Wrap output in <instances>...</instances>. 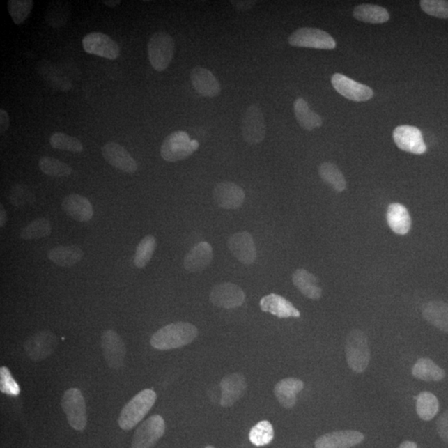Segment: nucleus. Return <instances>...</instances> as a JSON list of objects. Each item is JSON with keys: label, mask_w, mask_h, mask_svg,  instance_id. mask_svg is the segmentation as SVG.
Segmentation results:
<instances>
[{"label": "nucleus", "mask_w": 448, "mask_h": 448, "mask_svg": "<svg viewBox=\"0 0 448 448\" xmlns=\"http://www.w3.org/2000/svg\"><path fill=\"white\" fill-rule=\"evenodd\" d=\"M49 141L51 146L56 150L70 151L72 153H81L84 151V145L79 139L63 132L52 134Z\"/></svg>", "instance_id": "obj_39"}, {"label": "nucleus", "mask_w": 448, "mask_h": 448, "mask_svg": "<svg viewBox=\"0 0 448 448\" xmlns=\"http://www.w3.org/2000/svg\"><path fill=\"white\" fill-rule=\"evenodd\" d=\"M206 448H215V447L213 446H207Z\"/></svg>", "instance_id": "obj_51"}, {"label": "nucleus", "mask_w": 448, "mask_h": 448, "mask_svg": "<svg viewBox=\"0 0 448 448\" xmlns=\"http://www.w3.org/2000/svg\"><path fill=\"white\" fill-rule=\"evenodd\" d=\"M363 433L354 430L337 431L316 439V448H351L364 441Z\"/></svg>", "instance_id": "obj_18"}, {"label": "nucleus", "mask_w": 448, "mask_h": 448, "mask_svg": "<svg viewBox=\"0 0 448 448\" xmlns=\"http://www.w3.org/2000/svg\"><path fill=\"white\" fill-rule=\"evenodd\" d=\"M10 201L13 206L21 208L32 204L36 198L27 185L17 184L10 190Z\"/></svg>", "instance_id": "obj_42"}, {"label": "nucleus", "mask_w": 448, "mask_h": 448, "mask_svg": "<svg viewBox=\"0 0 448 448\" xmlns=\"http://www.w3.org/2000/svg\"><path fill=\"white\" fill-rule=\"evenodd\" d=\"M102 346L104 357L109 367L119 369L124 365L125 346L121 337L114 330H108L102 334Z\"/></svg>", "instance_id": "obj_15"}, {"label": "nucleus", "mask_w": 448, "mask_h": 448, "mask_svg": "<svg viewBox=\"0 0 448 448\" xmlns=\"http://www.w3.org/2000/svg\"><path fill=\"white\" fill-rule=\"evenodd\" d=\"M62 206L64 212L79 223H86L93 219V206L88 199L79 194L68 195L64 199Z\"/></svg>", "instance_id": "obj_23"}, {"label": "nucleus", "mask_w": 448, "mask_h": 448, "mask_svg": "<svg viewBox=\"0 0 448 448\" xmlns=\"http://www.w3.org/2000/svg\"><path fill=\"white\" fill-rule=\"evenodd\" d=\"M416 410L417 415L424 421L432 420L439 410L438 398L430 392H422L417 398Z\"/></svg>", "instance_id": "obj_35"}, {"label": "nucleus", "mask_w": 448, "mask_h": 448, "mask_svg": "<svg viewBox=\"0 0 448 448\" xmlns=\"http://www.w3.org/2000/svg\"><path fill=\"white\" fill-rule=\"evenodd\" d=\"M399 448H417V446L415 442L406 441L403 442Z\"/></svg>", "instance_id": "obj_50"}, {"label": "nucleus", "mask_w": 448, "mask_h": 448, "mask_svg": "<svg viewBox=\"0 0 448 448\" xmlns=\"http://www.w3.org/2000/svg\"><path fill=\"white\" fill-rule=\"evenodd\" d=\"M213 256L214 254L210 243L199 242L185 256L184 268L190 272H201L210 264Z\"/></svg>", "instance_id": "obj_24"}, {"label": "nucleus", "mask_w": 448, "mask_h": 448, "mask_svg": "<svg viewBox=\"0 0 448 448\" xmlns=\"http://www.w3.org/2000/svg\"><path fill=\"white\" fill-rule=\"evenodd\" d=\"M221 406L232 407L245 393L247 382L245 376L240 373H233L225 376L220 383Z\"/></svg>", "instance_id": "obj_19"}, {"label": "nucleus", "mask_w": 448, "mask_h": 448, "mask_svg": "<svg viewBox=\"0 0 448 448\" xmlns=\"http://www.w3.org/2000/svg\"><path fill=\"white\" fill-rule=\"evenodd\" d=\"M33 7V0H10L8 10L15 24H23L29 18Z\"/></svg>", "instance_id": "obj_41"}, {"label": "nucleus", "mask_w": 448, "mask_h": 448, "mask_svg": "<svg viewBox=\"0 0 448 448\" xmlns=\"http://www.w3.org/2000/svg\"><path fill=\"white\" fill-rule=\"evenodd\" d=\"M260 307L263 311L268 312L279 318H298L301 316V313L293 303L277 294H270L263 298L260 302Z\"/></svg>", "instance_id": "obj_22"}, {"label": "nucleus", "mask_w": 448, "mask_h": 448, "mask_svg": "<svg viewBox=\"0 0 448 448\" xmlns=\"http://www.w3.org/2000/svg\"><path fill=\"white\" fill-rule=\"evenodd\" d=\"M84 255V251L75 245L56 247L47 254L52 262L63 268L74 266L80 262Z\"/></svg>", "instance_id": "obj_29"}, {"label": "nucleus", "mask_w": 448, "mask_h": 448, "mask_svg": "<svg viewBox=\"0 0 448 448\" xmlns=\"http://www.w3.org/2000/svg\"><path fill=\"white\" fill-rule=\"evenodd\" d=\"M386 217L389 228L396 234L405 235L410 231L412 226L411 217L402 204L391 203Z\"/></svg>", "instance_id": "obj_26"}, {"label": "nucleus", "mask_w": 448, "mask_h": 448, "mask_svg": "<svg viewBox=\"0 0 448 448\" xmlns=\"http://www.w3.org/2000/svg\"><path fill=\"white\" fill-rule=\"evenodd\" d=\"M155 401L156 394L152 389L142 390L134 396L121 412L118 420L121 428L128 431L136 427L149 412Z\"/></svg>", "instance_id": "obj_2"}, {"label": "nucleus", "mask_w": 448, "mask_h": 448, "mask_svg": "<svg viewBox=\"0 0 448 448\" xmlns=\"http://www.w3.org/2000/svg\"><path fill=\"white\" fill-rule=\"evenodd\" d=\"M102 155L112 167L128 173L137 172L138 165L129 152L116 142H108L102 147Z\"/></svg>", "instance_id": "obj_17"}, {"label": "nucleus", "mask_w": 448, "mask_h": 448, "mask_svg": "<svg viewBox=\"0 0 448 448\" xmlns=\"http://www.w3.org/2000/svg\"><path fill=\"white\" fill-rule=\"evenodd\" d=\"M424 318L428 323L443 332L448 333V304L433 301L426 303L423 307Z\"/></svg>", "instance_id": "obj_28"}, {"label": "nucleus", "mask_w": 448, "mask_h": 448, "mask_svg": "<svg viewBox=\"0 0 448 448\" xmlns=\"http://www.w3.org/2000/svg\"><path fill=\"white\" fill-rule=\"evenodd\" d=\"M233 7L239 11H247L255 6V1H232Z\"/></svg>", "instance_id": "obj_47"}, {"label": "nucleus", "mask_w": 448, "mask_h": 448, "mask_svg": "<svg viewBox=\"0 0 448 448\" xmlns=\"http://www.w3.org/2000/svg\"><path fill=\"white\" fill-rule=\"evenodd\" d=\"M228 247L241 263L250 265L256 258V249L254 238L247 232L234 233L229 238Z\"/></svg>", "instance_id": "obj_20"}, {"label": "nucleus", "mask_w": 448, "mask_h": 448, "mask_svg": "<svg viewBox=\"0 0 448 448\" xmlns=\"http://www.w3.org/2000/svg\"><path fill=\"white\" fill-rule=\"evenodd\" d=\"M420 6L428 15L438 19H448V1L446 0H422Z\"/></svg>", "instance_id": "obj_43"}, {"label": "nucleus", "mask_w": 448, "mask_h": 448, "mask_svg": "<svg viewBox=\"0 0 448 448\" xmlns=\"http://www.w3.org/2000/svg\"><path fill=\"white\" fill-rule=\"evenodd\" d=\"M7 221L6 211L4 210L3 204L0 206V227L3 228Z\"/></svg>", "instance_id": "obj_48"}, {"label": "nucleus", "mask_w": 448, "mask_h": 448, "mask_svg": "<svg viewBox=\"0 0 448 448\" xmlns=\"http://www.w3.org/2000/svg\"><path fill=\"white\" fill-rule=\"evenodd\" d=\"M294 112L295 118L303 129L313 130L320 128L323 124L321 117L311 110L308 103L303 98L295 100Z\"/></svg>", "instance_id": "obj_31"}, {"label": "nucleus", "mask_w": 448, "mask_h": 448, "mask_svg": "<svg viewBox=\"0 0 448 448\" xmlns=\"http://www.w3.org/2000/svg\"><path fill=\"white\" fill-rule=\"evenodd\" d=\"M319 175L326 184L332 186L337 192H342L346 189V180L342 172L336 164L325 162L320 165Z\"/></svg>", "instance_id": "obj_34"}, {"label": "nucleus", "mask_w": 448, "mask_h": 448, "mask_svg": "<svg viewBox=\"0 0 448 448\" xmlns=\"http://www.w3.org/2000/svg\"><path fill=\"white\" fill-rule=\"evenodd\" d=\"M103 3L108 7L116 8L119 6L121 1L120 0H117V1L116 0H109V1H104Z\"/></svg>", "instance_id": "obj_49"}, {"label": "nucleus", "mask_w": 448, "mask_h": 448, "mask_svg": "<svg viewBox=\"0 0 448 448\" xmlns=\"http://www.w3.org/2000/svg\"><path fill=\"white\" fill-rule=\"evenodd\" d=\"M58 343L54 333L43 330L34 334L24 343V350L29 357L34 361H41L53 353Z\"/></svg>", "instance_id": "obj_12"}, {"label": "nucleus", "mask_w": 448, "mask_h": 448, "mask_svg": "<svg viewBox=\"0 0 448 448\" xmlns=\"http://www.w3.org/2000/svg\"><path fill=\"white\" fill-rule=\"evenodd\" d=\"M175 41L164 32L153 34L148 43V56L155 70L163 72L169 66L175 54Z\"/></svg>", "instance_id": "obj_5"}, {"label": "nucleus", "mask_w": 448, "mask_h": 448, "mask_svg": "<svg viewBox=\"0 0 448 448\" xmlns=\"http://www.w3.org/2000/svg\"><path fill=\"white\" fill-rule=\"evenodd\" d=\"M332 84L338 93L350 101L366 102L373 95V90L368 86L359 84L340 73L334 74Z\"/></svg>", "instance_id": "obj_13"}, {"label": "nucleus", "mask_w": 448, "mask_h": 448, "mask_svg": "<svg viewBox=\"0 0 448 448\" xmlns=\"http://www.w3.org/2000/svg\"><path fill=\"white\" fill-rule=\"evenodd\" d=\"M304 389V383L295 378H286L278 382L274 388L278 402L282 407L290 410L297 403V395Z\"/></svg>", "instance_id": "obj_25"}, {"label": "nucleus", "mask_w": 448, "mask_h": 448, "mask_svg": "<svg viewBox=\"0 0 448 448\" xmlns=\"http://www.w3.org/2000/svg\"><path fill=\"white\" fill-rule=\"evenodd\" d=\"M394 141L400 150L415 155L424 154L427 151L423 134L412 125H399L394 130Z\"/></svg>", "instance_id": "obj_11"}, {"label": "nucleus", "mask_w": 448, "mask_h": 448, "mask_svg": "<svg viewBox=\"0 0 448 448\" xmlns=\"http://www.w3.org/2000/svg\"><path fill=\"white\" fill-rule=\"evenodd\" d=\"M354 18L369 24H384L389 20V12L376 4H360L355 8Z\"/></svg>", "instance_id": "obj_32"}, {"label": "nucleus", "mask_w": 448, "mask_h": 448, "mask_svg": "<svg viewBox=\"0 0 448 448\" xmlns=\"http://www.w3.org/2000/svg\"><path fill=\"white\" fill-rule=\"evenodd\" d=\"M190 79L195 90L207 98H215L220 93L221 86L217 78L208 69L196 67L190 73Z\"/></svg>", "instance_id": "obj_21"}, {"label": "nucleus", "mask_w": 448, "mask_h": 448, "mask_svg": "<svg viewBox=\"0 0 448 448\" xmlns=\"http://www.w3.org/2000/svg\"><path fill=\"white\" fill-rule=\"evenodd\" d=\"M0 390L3 394L12 396L19 395L20 389L7 367L0 369Z\"/></svg>", "instance_id": "obj_44"}, {"label": "nucleus", "mask_w": 448, "mask_h": 448, "mask_svg": "<svg viewBox=\"0 0 448 448\" xmlns=\"http://www.w3.org/2000/svg\"><path fill=\"white\" fill-rule=\"evenodd\" d=\"M346 355L348 365L356 373L366 371L371 362L366 334L362 330H353L348 334L346 343Z\"/></svg>", "instance_id": "obj_3"}, {"label": "nucleus", "mask_w": 448, "mask_h": 448, "mask_svg": "<svg viewBox=\"0 0 448 448\" xmlns=\"http://www.w3.org/2000/svg\"><path fill=\"white\" fill-rule=\"evenodd\" d=\"M71 15V3L67 1H54L47 8L45 19L47 23L54 29L66 25Z\"/></svg>", "instance_id": "obj_33"}, {"label": "nucleus", "mask_w": 448, "mask_h": 448, "mask_svg": "<svg viewBox=\"0 0 448 448\" xmlns=\"http://www.w3.org/2000/svg\"><path fill=\"white\" fill-rule=\"evenodd\" d=\"M199 147L198 141L191 140L188 133L178 130L165 138L160 154L167 162H176L190 157Z\"/></svg>", "instance_id": "obj_4"}, {"label": "nucleus", "mask_w": 448, "mask_h": 448, "mask_svg": "<svg viewBox=\"0 0 448 448\" xmlns=\"http://www.w3.org/2000/svg\"><path fill=\"white\" fill-rule=\"evenodd\" d=\"M82 46L86 53L102 58L115 60L120 56V47L105 33L93 32L82 39Z\"/></svg>", "instance_id": "obj_10"}, {"label": "nucleus", "mask_w": 448, "mask_h": 448, "mask_svg": "<svg viewBox=\"0 0 448 448\" xmlns=\"http://www.w3.org/2000/svg\"><path fill=\"white\" fill-rule=\"evenodd\" d=\"M196 326L188 323H176L164 326L150 339V345L159 350L178 349L189 345L197 338Z\"/></svg>", "instance_id": "obj_1"}, {"label": "nucleus", "mask_w": 448, "mask_h": 448, "mask_svg": "<svg viewBox=\"0 0 448 448\" xmlns=\"http://www.w3.org/2000/svg\"><path fill=\"white\" fill-rule=\"evenodd\" d=\"M156 247V240L152 235H147L139 243L137 247L136 255L134 258V264L139 269H143L147 266L153 256Z\"/></svg>", "instance_id": "obj_38"}, {"label": "nucleus", "mask_w": 448, "mask_h": 448, "mask_svg": "<svg viewBox=\"0 0 448 448\" xmlns=\"http://www.w3.org/2000/svg\"><path fill=\"white\" fill-rule=\"evenodd\" d=\"M62 408L66 413L68 424L77 431H84L88 424L85 399L81 391L70 389L63 396Z\"/></svg>", "instance_id": "obj_6"}, {"label": "nucleus", "mask_w": 448, "mask_h": 448, "mask_svg": "<svg viewBox=\"0 0 448 448\" xmlns=\"http://www.w3.org/2000/svg\"><path fill=\"white\" fill-rule=\"evenodd\" d=\"M38 167L42 172L51 177H68L71 176L72 172L68 164L49 156H43L39 160Z\"/></svg>", "instance_id": "obj_36"}, {"label": "nucleus", "mask_w": 448, "mask_h": 448, "mask_svg": "<svg viewBox=\"0 0 448 448\" xmlns=\"http://www.w3.org/2000/svg\"><path fill=\"white\" fill-rule=\"evenodd\" d=\"M215 201L224 210H237L245 200V191L233 182H221L215 187Z\"/></svg>", "instance_id": "obj_16"}, {"label": "nucleus", "mask_w": 448, "mask_h": 448, "mask_svg": "<svg viewBox=\"0 0 448 448\" xmlns=\"http://www.w3.org/2000/svg\"><path fill=\"white\" fill-rule=\"evenodd\" d=\"M437 430L442 440L448 443V410L439 417L437 422Z\"/></svg>", "instance_id": "obj_45"}, {"label": "nucleus", "mask_w": 448, "mask_h": 448, "mask_svg": "<svg viewBox=\"0 0 448 448\" xmlns=\"http://www.w3.org/2000/svg\"><path fill=\"white\" fill-rule=\"evenodd\" d=\"M10 121L6 111L3 109L0 110V133L1 134L6 133L8 128H10Z\"/></svg>", "instance_id": "obj_46"}, {"label": "nucleus", "mask_w": 448, "mask_h": 448, "mask_svg": "<svg viewBox=\"0 0 448 448\" xmlns=\"http://www.w3.org/2000/svg\"><path fill=\"white\" fill-rule=\"evenodd\" d=\"M293 284L307 298L314 300L320 299L323 290L318 285V280L305 269H298L293 275Z\"/></svg>", "instance_id": "obj_27"}, {"label": "nucleus", "mask_w": 448, "mask_h": 448, "mask_svg": "<svg viewBox=\"0 0 448 448\" xmlns=\"http://www.w3.org/2000/svg\"><path fill=\"white\" fill-rule=\"evenodd\" d=\"M210 302L217 307L234 309L245 303V293L238 286L225 282L212 289Z\"/></svg>", "instance_id": "obj_14"}, {"label": "nucleus", "mask_w": 448, "mask_h": 448, "mask_svg": "<svg viewBox=\"0 0 448 448\" xmlns=\"http://www.w3.org/2000/svg\"><path fill=\"white\" fill-rule=\"evenodd\" d=\"M412 376L419 380L427 382H438L445 378L442 369L429 358H421L413 365Z\"/></svg>", "instance_id": "obj_30"}, {"label": "nucleus", "mask_w": 448, "mask_h": 448, "mask_svg": "<svg viewBox=\"0 0 448 448\" xmlns=\"http://www.w3.org/2000/svg\"><path fill=\"white\" fill-rule=\"evenodd\" d=\"M273 427L268 421H261L250 430L249 440L256 447L268 445L273 440Z\"/></svg>", "instance_id": "obj_40"}, {"label": "nucleus", "mask_w": 448, "mask_h": 448, "mask_svg": "<svg viewBox=\"0 0 448 448\" xmlns=\"http://www.w3.org/2000/svg\"><path fill=\"white\" fill-rule=\"evenodd\" d=\"M51 233L52 226L49 220L45 217H39L22 230L20 238L24 240H34V239L49 236Z\"/></svg>", "instance_id": "obj_37"}, {"label": "nucleus", "mask_w": 448, "mask_h": 448, "mask_svg": "<svg viewBox=\"0 0 448 448\" xmlns=\"http://www.w3.org/2000/svg\"><path fill=\"white\" fill-rule=\"evenodd\" d=\"M242 132L245 141L249 145H258L266 136V124L261 109L256 105L247 108L243 114Z\"/></svg>", "instance_id": "obj_9"}, {"label": "nucleus", "mask_w": 448, "mask_h": 448, "mask_svg": "<svg viewBox=\"0 0 448 448\" xmlns=\"http://www.w3.org/2000/svg\"><path fill=\"white\" fill-rule=\"evenodd\" d=\"M164 420L162 416L153 415L144 421L134 432L132 448H150L163 437Z\"/></svg>", "instance_id": "obj_8"}, {"label": "nucleus", "mask_w": 448, "mask_h": 448, "mask_svg": "<svg viewBox=\"0 0 448 448\" xmlns=\"http://www.w3.org/2000/svg\"><path fill=\"white\" fill-rule=\"evenodd\" d=\"M291 46L311 47L316 49H334V39L328 33L318 29L302 28L291 34L288 39Z\"/></svg>", "instance_id": "obj_7"}]
</instances>
